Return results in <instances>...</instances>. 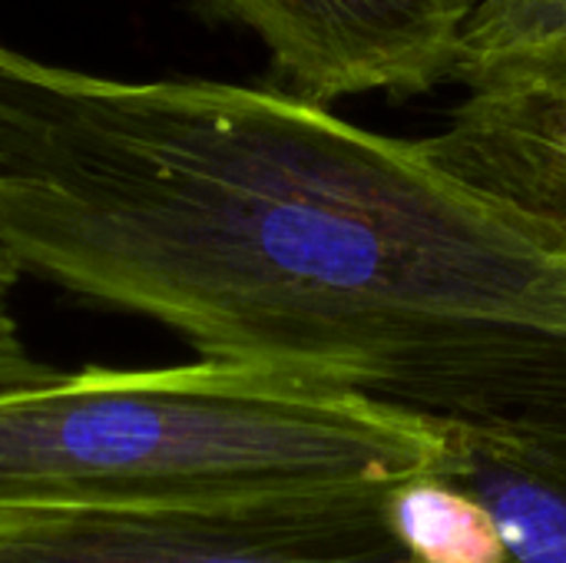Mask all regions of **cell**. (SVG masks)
Masks as SVG:
<instances>
[{
	"label": "cell",
	"mask_w": 566,
	"mask_h": 563,
	"mask_svg": "<svg viewBox=\"0 0 566 563\" xmlns=\"http://www.w3.org/2000/svg\"><path fill=\"white\" fill-rule=\"evenodd\" d=\"M388 514L395 538L418 563H511L494 514L454 481L395 484Z\"/></svg>",
	"instance_id": "obj_7"
},
{
	"label": "cell",
	"mask_w": 566,
	"mask_h": 563,
	"mask_svg": "<svg viewBox=\"0 0 566 563\" xmlns=\"http://www.w3.org/2000/svg\"><path fill=\"white\" fill-rule=\"evenodd\" d=\"M20 279H23V272L0 249V392L23 388V385H33V382L56 375L50 365H43L30 352V345L23 338V325H20L17 309H13V295H17Z\"/></svg>",
	"instance_id": "obj_9"
},
{
	"label": "cell",
	"mask_w": 566,
	"mask_h": 563,
	"mask_svg": "<svg viewBox=\"0 0 566 563\" xmlns=\"http://www.w3.org/2000/svg\"><path fill=\"white\" fill-rule=\"evenodd\" d=\"M461 475L464 448L441 425L252 365L83 368L0 392V514L222 504Z\"/></svg>",
	"instance_id": "obj_2"
},
{
	"label": "cell",
	"mask_w": 566,
	"mask_h": 563,
	"mask_svg": "<svg viewBox=\"0 0 566 563\" xmlns=\"http://www.w3.org/2000/svg\"><path fill=\"white\" fill-rule=\"evenodd\" d=\"M0 249L199 358L566 451V249L421 143L275 86L113 80L0 43Z\"/></svg>",
	"instance_id": "obj_1"
},
{
	"label": "cell",
	"mask_w": 566,
	"mask_h": 563,
	"mask_svg": "<svg viewBox=\"0 0 566 563\" xmlns=\"http://www.w3.org/2000/svg\"><path fill=\"white\" fill-rule=\"evenodd\" d=\"M566 43V0H474L454 83L497 56Z\"/></svg>",
	"instance_id": "obj_8"
},
{
	"label": "cell",
	"mask_w": 566,
	"mask_h": 563,
	"mask_svg": "<svg viewBox=\"0 0 566 563\" xmlns=\"http://www.w3.org/2000/svg\"><path fill=\"white\" fill-rule=\"evenodd\" d=\"M471 96L451 123L418 139L454 183L566 249V43L468 70Z\"/></svg>",
	"instance_id": "obj_5"
},
{
	"label": "cell",
	"mask_w": 566,
	"mask_h": 563,
	"mask_svg": "<svg viewBox=\"0 0 566 563\" xmlns=\"http://www.w3.org/2000/svg\"><path fill=\"white\" fill-rule=\"evenodd\" d=\"M269 50L275 90L325 106L454 83L474 0H189Z\"/></svg>",
	"instance_id": "obj_4"
},
{
	"label": "cell",
	"mask_w": 566,
	"mask_h": 563,
	"mask_svg": "<svg viewBox=\"0 0 566 563\" xmlns=\"http://www.w3.org/2000/svg\"><path fill=\"white\" fill-rule=\"evenodd\" d=\"M471 491L497 521L511 563H566V451L464 441Z\"/></svg>",
	"instance_id": "obj_6"
},
{
	"label": "cell",
	"mask_w": 566,
	"mask_h": 563,
	"mask_svg": "<svg viewBox=\"0 0 566 563\" xmlns=\"http://www.w3.org/2000/svg\"><path fill=\"white\" fill-rule=\"evenodd\" d=\"M395 484L106 511L0 514V563H418L395 538Z\"/></svg>",
	"instance_id": "obj_3"
}]
</instances>
